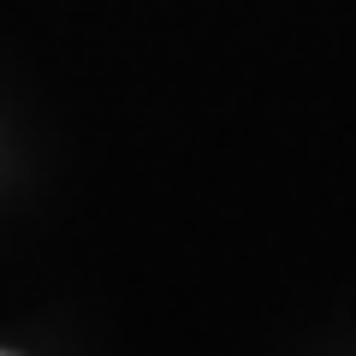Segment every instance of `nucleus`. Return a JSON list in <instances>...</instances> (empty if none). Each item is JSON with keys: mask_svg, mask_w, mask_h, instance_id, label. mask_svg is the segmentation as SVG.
Returning a JSON list of instances; mask_svg holds the SVG:
<instances>
[{"mask_svg": "<svg viewBox=\"0 0 356 356\" xmlns=\"http://www.w3.org/2000/svg\"><path fill=\"white\" fill-rule=\"evenodd\" d=\"M0 356H6V350H0Z\"/></svg>", "mask_w": 356, "mask_h": 356, "instance_id": "f257e3e1", "label": "nucleus"}]
</instances>
